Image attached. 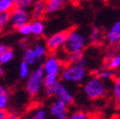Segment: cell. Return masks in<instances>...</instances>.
I'll return each mask as SVG.
<instances>
[{
    "label": "cell",
    "instance_id": "19",
    "mask_svg": "<svg viewBox=\"0 0 120 119\" xmlns=\"http://www.w3.org/2000/svg\"><path fill=\"white\" fill-rule=\"evenodd\" d=\"M59 74L55 73H47L44 76V87H50L56 84L59 81Z\"/></svg>",
    "mask_w": 120,
    "mask_h": 119
},
{
    "label": "cell",
    "instance_id": "25",
    "mask_svg": "<svg viewBox=\"0 0 120 119\" xmlns=\"http://www.w3.org/2000/svg\"><path fill=\"white\" fill-rule=\"evenodd\" d=\"M13 55H14V52H13L12 49L11 48V49L8 50L6 52L0 54V63H1V64L8 63L9 61H11V59L13 58Z\"/></svg>",
    "mask_w": 120,
    "mask_h": 119
},
{
    "label": "cell",
    "instance_id": "20",
    "mask_svg": "<svg viewBox=\"0 0 120 119\" xmlns=\"http://www.w3.org/2000/svg\"><path fill=\"white\" fill-rule=\"evenodd\" d=\"M17 33H20L21 35L24 36H29L32 34V22H27L24 25H22L21 27H19L17 30Z\"/></svg>",
    "mask_w": 120,
    "mask_h": 119
},
{
    "label": "cell",
    "instance_id": "30",
    "mask_svg": "<svg viewBox=\"0 0 120 119\" xmlns=\"http://www.w3.org/2000/svg\"><path fill=\"white\" fill-rule=\"evenodd\" d=\"M11 47L7 46V45H4V44H0V54H2L4 52H6L8 50H10Z\"/></svg>",
    "mask_w": 120,
    "mask_h": 119
},
{
    "label": "cell",
    "instance_id": "12",
    "mask_svg": "<svg viewBox=\"0 0 120 119\" xmlns=\"http://www.w3.org/2000/svg\"><path fill=\"white\" fill-rule=\"evenodd\" d=\"M69 0H45L46 14H52L63 9Z\"/></svg>",
    "mask_w": 120,
    "mask_h": 119
},
{
    "label": "cell",
    "instance_id": "32",
    "mask_svg": "<svg viewBox=\"0 0 120 119\" xmlns=\"http://www.w3.org/2000/svg\"><path fill=\"white\" fill-rule=\"evenodd\" d=\"M91 0H74L75 3H79V4H82V3H86V2H89Z\"/></svg>",
    "mask_w": 120,
    "mask_h": 119
},
{
    "label": "cell",
    "instance_id": "7",
    "mask_svg": "<svg viewBox=\"0 0 120 119\" xmlns=\"http://www.w3.org/2000/svg\"><path fill=\"white\" fill-rule=\"evenodd\" d=\"M68 31L57 32L47 38L45 44H46V47L48 49L49 53H55L58 50L63 48V45L67 38Z\"/></svg>",
    "mask_w": 120,
    "mask_h": 119
},
{
    "label": "cell",
    "instance_id": "24",
    "mask_svg": "<svg viewBox=\"0 0 120 119\" xmlns=\"http://www.w3.org/2000/svg\"><path fill=\"white\" fill-rule=\"evenodd\" d=\"M30 73H31V71H30V67L29 65L22 61L20 63V66H19V75H20V78L21 79H26L29 75Z\"/></svg>",
    "mask_w": 120,
    "mask_h": 119
},
{
    "label": "cell",
    "instance_id": "26",
    "mask_svg": "<svg viewBox=\"0 0 120 119\" xmlns=\"http://www.w3.org/2000/svg\"><path fill=\"white\" fill-rule=\"evenodd\" d=\"M34 0H18V1L14 2V8H19V9H27L31 7L34 4Z\"/></svg>",
    "mask_w": 120,
    "mask_h": 119
},
{
    "label": "cell",
    "instance_id": "5",
    "mask_svg": "<svg viewBox=\"0 0 120 119\" xmlns=\"http://www.w3.org/2000/svg\"><path fill=\"white\" fill-rule=\"evenodd\" d=\"M45 71L42 65H39L34 71L30 73L29 79L26 83V91L31 97H36L44 87Z\"/></svg>",
    "mask_w": 120,
    "mask_h": 119
},
{
    "label": "cell",
    "instance_id": "28",
    "mask_svg": "<svg viewBox=\"0 0 120 119\" xmlns=\"http://www.w3.org/2000/svg\"><path fill=\"white\" fill-rule=\"evenodd\" d=\"M9 101V93L8 92L0 94V109H5Z\"/></svg>",
    "mask_w": 120,
    "mask_h": 119
},
{
    "label": "cell",
    "instance_id": "23",
    "mask_svg": "<svg viewBox=\"0 0 120 119\" xmlns=\"http://www.w3.org/2000/svg\"><path fill=\"white\" fill-rule=\"evenodd\" d=\"M10 22V11L0 12V33L4 31L5 27Z\"/></svg>",
    "mask_w": 120,
    "mask_h": 119
},
{
    "label": "cell",
    "instance_id": "34",
    "mask_svg": "<svg viewBox=\"0 0 120 119\" xmlns=\"http://www.w3.org/2000/svg\"><path fill=\"white\" fill-rule=\"evenodd\" d=\"M3 75V70H2V68L0 67V77H1Z\"/></svg>",
    "mask_w": 120,
    "mask_h": 119
},
{
    "label": "cell",
    "instance_id": "35",
    "mask_svg": "<svg viewBox=\"0 0 120 119\" xmlns=\"http://www.w3.org/2000/svg\"><path fill=\"white\" fill-rule=\"evenodd\" d=\"M12 1H13V2H16V1H18V0H12Z\"/></svg>",
    "mask_w": 120,
    "mask_h": 119
},
{
    "label": "cell",
    "instance_id": "11",
    "mask_svg": "<svg viewBox=\"0 0 120 119\" xmlns=\"http://www.w3.org/2000/svg\"><path fill=\"white\" fill-rule=\"evenodd\" d=\"M45 15H46L45 0H36L33 4V9L31 11V18L33 20H42Z\"/></svg>",
    "mask_w": 120,
    "mask_h": 119
},
{
    "label": "cell",
    "instance_id": "27",
    "mask_svg": "<svg viewBox=\"0 0 120 119\" xmlns=\"http://www.w3.org/2000/svg\"><path fill=\"white\" fill-rule=\"evenodd\" d=\"M48 112L45 109H39L37 110L29 119H47Z\"/></svg>",
    "mask_w": 120,
    "mask_h": 119
},
{
    "label": "cell",
    "instance_id": "3",
    "mask_svg": "<svg viewBox=\"0 0 120 119\" xmlns=\"http://www.w3.org/2000/svg\"><path fill=\"white\" fill-rule=\"evenodd\" d=\"M87 46V39L85 35L75 29L68 31L67 38L63 45V50L68 53L83 52Z\"/></svg>",
    "mask_w": 120,
    "mask_h": 119
},
{
    "label": "cell",
    "instance_id": "6",
    "mask_svg": "<svg viewBox=\"0 0 120 119\" xmlns=\"http://www.w3.org/2000/svg\"><path fill=\"white\" fill-rule=\"evenodd\" d=\"M31 19V13L25 9L13 8L10 11V22L11 26L13 30H16L24 25L25 23L29 22Z\"/></svg>",
    "mask_w": 120,
    "mask_h": 119
},
{
    "label": "cell",
    "instance_id": "21",
    "mask_svg": "<svg viewBox=\"0 0 120 119\" xmlns=\"http://www.w3.org/2000/svg\"><path fill=\"white\" fill-rule=\"evenodd\" d=\"M14 8V2L12 0H0V12L11 11Z\"/></svg>",
    "mask_w": 120,
    "mask_h": 119
},
{
    "label": "cell",
    "instance_id": "31",
    "mask_svg": "<svg viewBox=\"0 0 120 119\" xmlns=\"http://www.w3.org/2000/svg\"><path fill=\"white\" fill-rule=\"evenodd\" d=\"M19 46L22 47V48H24V49L28 48V45H27V39H26V38H23V39L19 40Z\"/></svg>",
    "mask_w": 120,
    "mask_h": 119
},
{
    "label": "cell",
    "instance_id": "13",
    "mask_svg": "<svg viewBox=\"0 0 120 119\" xmlns=\"http://www.w3.org/2000/svg\"><path fill=\"white\" fill-rule=\"evenodd\" d=\"M104 39H105V35L101 29L97 27H94L91 30V33H90V41L94 45H100V44L103 43Z\"/></svg>",
    "mask_w": 120,
    "mask_h": 119
},
{
    "label": "cell",
    "instance_id": "22",
    "mask_svg": "<svg viewBox=\"0 0 120 119\" xmlns=\"http://www.w3.org/2000/svg\"><path fill=\"white\" fill-rule=\"evenodd\" d=\"M89 113L86 112L85 111H75L71 112V114H69V116L67 117V119H89Z\"/></svg>",
    "mask_w": 120,
    "mask_h": 119
},
{
    "label": "cell",
    "instance_id": "36",
    "mask_svg": "<svg viewBox=\"0 0 120 119\" xmlns=\"http://www.w3.org/2000/svg\"><path fill=\"white\" fill-rule=\"evenodd\" d=\"M103 1H109V0H103Z\"/></svg>",
    "mask_w": 120,
    "mask_h": 119
},
{
    "label": "cell",
    "instance_id": "29",
    "mask_svg": "<svg viewBox=\"0 0 120 119\" xmlns=\"http://www.w3.org/2000/svg\"><path fill=\"white\" fill-rule=\"evenodd\" d=\"M9 115V112L5 109H0V119H7Z\"/></svg>",
    "mask_w": 120,
    "mask_h": 119
},
{
    "label": "cell",
    "instance_id": "33",
    "mask_svg": "<svg viewBox=\"0 0 120 119\" xmlns=\"http://www.w3.org/2000/svg\"><path fill=\"white\" fill-rule=\"evenodd\" d=\"M7 91L5 90V89L3 88V87H1V86H0V94H1V93H6Z\"/></svg>",
    "mask_w": 120,
    "mask_h": 119
},
{
    "label": "cell",
    "instance_id": "2",
    "mask_svg": "<svg viewBox=\"0 0 120 119\" xmlns=\"http://www.w3.org/2000/svg\"><path fill=\"white\" fill-rule=\"evenodd\" d=\"M83 92L89 100H98L107 95L108 85L106 81L94 74L85 81L83 85Z\"/></svg>",
    "mask_w": 120,
    "mask_h": 119
},
{
    "label": "cell",
    "instance_id": "10",
    "mask_svg": "<svg viewBox=\"0 0 120 119\" xmlns=\"http://www.w3.org/2000/svg\"><path fill=\"white\" fill-rule=\"evenodd\" d=\"M107 42L111 45H119L120 44V20L115 21L105 35Z\"/></svg>",
    "mask_w": 120,
    "mask_h": 119
},
{
    "label": "cell",
    "instance_id": "4",
    "mask_svg": "<svg viewBox=\"0 0 120 119\" xmlns=\"http://www.w3.org/2000/svg\"><path fill=\"white\" fill-rule=\"evenodd\" d=\"M45 93H46L47 96H54L57 101L62 102L68 107L74 104V96L72 93L60 80L52 86L45 87Z\"/></svg>",
    "mask_w": 120,
    "mask_h": 119
},
{
    "label": "cell",
    "instance_id": "15",
    "mask_svg": "<svg viewBox=\"0 0 120 119\" xmlns=\"http://www.w3.org/2000/svg\"><path fill=\"white\" fill-rule=\"evenodd\" d=\"M33 50H34V52L35 54V57H36L37 61H42L49 53L48 49L46 47V44L41 43V42L36 43L34 45V47L33 48Z\"/></svg>",
    "mask_w": 120,
    "mask_h": 119
},
{
    "label": "cell",
    "instance_id": "1",
    "mask_svg": "<svg viewBox=\"0 0 120 119\" xmlns=\"http://www.w3.org/2000/svg\"><path fill=\"white\" fill-rule=\"evenodd\" d=\"M88 75L87 61L83 58L75 63H68L63 67L59 77L63 82L71 84H81L85 81Z\"/></svg>",
    "mask_w": 120,
    "mask_h": 119
},
{
    "label": "cell",
    "instance_id": "8",
    "mask_svg": "<svg viewBox=\"0 0 120 119\" xmlns=\"http://www.w3.org/2000/svg\"><path fill=\"white\" fill-rule=\"evenodd\" d=\"M45 74L47 73H55L60 74L64 63L54 54V53H48V55L45 57V60L42 64Z\"/></svg>",
    "mask_w": 120,
    "mask_h": 119
},
{
    "label": "cell",
    "instance_id": "16",
    "mask_svg": "<svg viewBox=\"0 0 120 119\" xmlns=\"http://www.w3.org/2000/svg\"><path fill=\"white\" fill-rule=\"evenodd\" d=\"M112 94L114 101L120 103V74H117L115 78L112 80Z\"/></svg>",
    "mask_w": 120,
    "mask_h": 119
},
{
    "label": "cell",
    "instance_id": "14",
    "mask_svg": "<svg viewBox=\"0 0 120 119\" xmlns=\"http://www.w3.org/2000/svg\"><path fill=\"white\" fill-rule=\"evenodd\" d=\"M94 74L104 81H112L115 78V76L117 75V72L115 71H112V70L109 69V68L104 67L101 70L97 71Z\"/></svg>",
    "mask_w": 120,
    "mask_h": 119
},
{
    "label": "cell",
    "instance_id": "18",
    "mask_svg": "<svg viewBox=\"0 0 120 119\" xmlns=\"http://www.w3.org/2000/svg\"><path fill=\"white\" fill-rule=\"evenodd\" d=\"M23 61L26 62L29 66L34 65L37 60H36V57L35 54L34 52V50L32 48H26L25 52H24V55H23Z\"/></svg>",
    "mask_w": 120,
    "mask_h": 119
},
{
    "label": "cell",
    "instance_id": "9",
    "mask_svg": "<svg viewBox=\"0 0 120 119\" xmlns=\"http://www.w3.org/2000/svg\"><path fill=\"white\" fill-rule=\"evenodd\" d=\"M50 114L54 119H67L70 114L69 107L62 102L55 100L50 106Z\"/></svg>",
    "mask_w": 120,
    "mask_h": 119
},
{
    "label": "cell",
    "instance_id": "17",
    "mask_svg": "<svg viewBox=\"0 0 120 119\" xmlns=\"http://www.w3.org/2000/svg\"><path fill=\"white\" fill-rule=\"evenodd\" d=\"M44 30L45 25L42 20H34L32 22V34H34V36H42L44 33Z\"/></svg>",
    "mask_w": 120,
    "mask_h": 119
}]
</instances>
